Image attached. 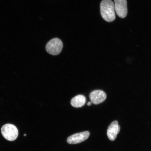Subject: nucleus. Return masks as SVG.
Here are the masks:
<instances>
[{"label": "nucleus", "mask_w": 151, "mask_h": 151, "mask_svg": "<svg viewBox=\"0 0 151 151\" xmlns=\"http://www.w3.org/2000/svg\"><path fill=\"white\" fill-rule=\"evenodd\" d=\"M100 8L101 16L104 20L111 22L115 19L114 5L111 0H103L101 3Z\"/></svg>", "instance_id": "f257e3e1"}, {"label": "nucleus", "mask_w": 151, "mask_h": 151, "mask_svg": "<svg viewBox=\"0 0 151 151\" xmlns=\"http://www.w3.org/2000/svg\"><path fill=\"white\" fill-rule=\"evenodd\" d=\"M115 10L118 16L124 18L127 14V0H114Z\"/></svg>", "instance_id": "20e7f679"}, {"label": "nucleus", "mask_w": 151, "mask_h": 151, "mask_svg": "<svg viewBox=\"0 0 151 151\" xmlns=\"http://www.w3.org/2000/svg\"><path fill=\"white\" fill-rule=\"evenodd\" d=\"M91 102H88L87 104V105L88 106H90L91 104Z\"/></svg>", "instance_id": "1a4fd4ad"}, {"label": "nucleus", "mask_w": 151, "mask_h": 151, "mask_svg": "<svg viewBox=\"0 0 151 151\" xmlns=\"http://www.w3.org/2000/svg\"><path fill=\"white\" fill-rule=\"evenodd\" d=\"M106 94L103 91L96 90L90 93L89 96L91 102L97 105L103 103L106 99Z\"/></svg>", "instance_id": "423d86ee"}, {"label": "nucleus", "mask_w": 151, "mask_h": 151, "mask_svg": "<svg viewBox=\"0 0 151 151\" xmlns=\"http://www.w3.org/2000/svg\"><path fill=\"white\" fill-rule=\"evenodd\" d=\"M120 130V126L117 121H113L109 126L107 131V135L111 141H114Z\"/></svg>", "instance_id": "0eeeda50"}, {"label": "nucleus", "mask_w": 151, "mask_h": 151, "mask_svg": "<svg viewBox=\"0 0 151 151\" xmlns=\"http://www.w3.org/2000/svg\"><path fill=\"white\" fill-rule=\"evenodd\" d=\"M3 137L7 140L13 141L16 139L18 135V131L16 126L11 124H6L1 128Z\"/></svg>", "instance_id": "7ed1b4c3"}, {"label": "nucleus", "mask_w": 151, "mask_h": 151, "mask_svg": "<svg viewBox=\"0 0 151 151\" xmlns=\"http://www.w3.org/2000/svg\"><path fill=\"white\" fill-rule=\"evenodd\" d=\"M86 98L84 96L78 95L72 99L71 104L73 107L79 108L83 106L86 104Z\"/></svg>", "instance_id": "6e6552de"}, {"label": "nucleus", "mask_w": 151, "mask_h": 151, "mask_svg": "<svg viewBox=\"0 0 151 151\" xmlns=\"http://www.w3.org/2000/svg\"><path fill=\"white\" fill-rule=\"evenodd\" d=\"M24 136H26V134H24Z\"/></svg>", "instance_id": "9d476101"}, {"label": "nucleus", "mask_w": 151, "mask_h": 151, "mask_svg": "<svg viewBox=\"0 0 151 151\" xmlns=\"http://www.w3.org/2000/svg\"><path fill=\"white\" fill-rule=\"evenodd\" d=\"M63 47V43L61 40L58 38H55L47 43L46 50L49 54L57 55L61 52Z\"/></svg>", "instance_id": "f03ea898"}, {"label": "nucleus", "mask_w": 151, "mask_h": 151, "mask_svg": "<svg viewBox=\"0 0 151 151\" xmlns=\"http://www.w3.org/2000/svg\"><path fill=\"white\" fill-rule=\"evenodd\" d=\"M89 132L88 131L74 134L68 137L67 142L70 144H76L86 140L90 136Z\"/></svg>", "instance_id": "39448f33"}]
</instances>
